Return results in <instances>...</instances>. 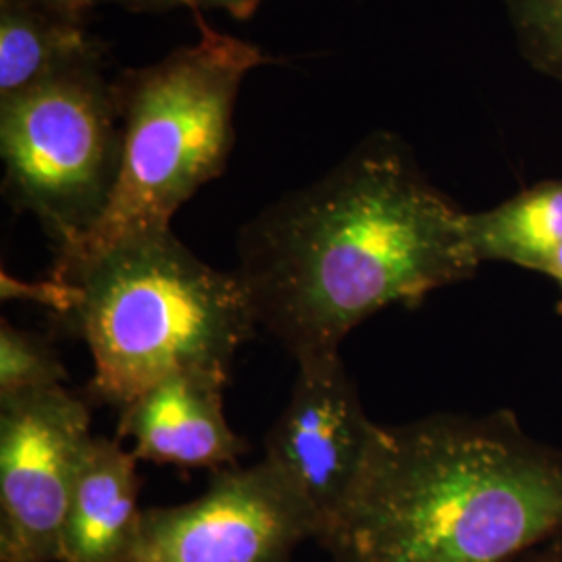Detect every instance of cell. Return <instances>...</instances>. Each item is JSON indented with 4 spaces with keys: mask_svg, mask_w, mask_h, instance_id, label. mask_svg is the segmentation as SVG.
<instances>
[{
    "mask_svg": "<svg viewBox=\"0 0 562 562\" xmlns=\"http://www.w3.org/2000/svg\"><path fill=\"white\" fill-rule=\"evenodd\" d=\"M467 232L480 262L546 273L562 248V181H542L490 211L467 213Z\"/></svg>",
    "mask_w": 562,
    "mask_h": 562,
    "instance_id": "cell-12",
    "label": "cell"
},
{
    "mask_svg": "<svg viewBox=\"0 0 562 562\" xmlns=\"http://www.w3.org/2000/svg\"><path fill=\"white\" fill-rule=\"evenodd\" d=\"M44 9H50L67 20L81 21L86 23L88 13L101 2V0H32ZM132 11H150L157 0H121Z\"/></svg>",
    "mask_w": 562,
    "mask_h": 562,
    "instance_id": "cell-16",
    "label": "cell"
},
{
    "mask_svg": "<svg viewBox=\"0 0 562 562\" xmlns=\"http://www.w3.org/2000/svg\"><path fill=\"white\" fill-rule=\"evenodd\" d=\"M101 53L104 44L86 23L32 0H0V102Z\"/></svg>",
    "mask_w": 562,
    "mask_h": 562,
    "instance_id": "cell-11",
    "label": "cell"
},
{
    "mask_svg": "<svg viewBox=\"0 0 562 562\" xmlns=\"http://www.w3.org/2000/svg\"><path fill=\"white\" fill-rule=\"evenodd\" d=\"M50 281L55 308L90 348V392L117 408L180 371L229 380L257 327L238 276L201 261L171 227L117 241Z\"/></svg>",
    "mask_w": 562,
    "mask_h": 562,
    "instance_id": "cell-3",
    "label": "cell"
},
{
    "mask_svg": "<svg viewBox=\"0 0 562 562\" xmlns=\"http://www.w3.org/2000/svg\"><path fill=\"white\" fill-rule=\"evenodd\" d=\"M136 462L120 438L94 436L71 490L57 562H125L142 515Z\"/></svg>",
    "mask_w": 562,
    "mask_h": 562,
    "instance_id": "cell-10",
    "label": "cell"
},
{
    "mask_svg": "<svg viewBox=\"0 0 562 562\" xmlns=\"http://www.w3.org/2000/svg\"><path fill=\"white\" fill-rule=\"evenodd\" d=\"M522 55L546 76L562 80V0H504Z\"/></svg>",
    "mask_w": 562,
    "mask_h": 562,
    "instance_id": "cell-14",
    "label": "cell"
},
{
    "mask_svg": "<svg viewBox=\"0 0 562 562\" xmlns=\"http://www.w3.org/2000/svg\"><path fill=\"white\" fill-rule=\"evenodd\" d=\"M546 276H550V278H554V280L559 281V285H561L562 290V248L559 250V252H557V257L552 259V262H550V267H548ZM559 308H561L562 313V301Z\"/></svg>",
    "mask_w": 562,
    "mask_h": 562,
    "instance_id": "cell-18",
    "label": "cell"
},
{
    "mask_svg": "<svg viewBox=\"0 0 562 562\" xmlns=\"http://www.w3.org/2000/svg\"><path fill=\"white\" fill-rule=\"evenodd\" d=\"M201 38L115 78L123 127L120 178L97 227L57 255L60 271L117 241L169 229L171 217L227 169L241 81L261 48L217 32L196 13Z\"/></svg>",
    "mask_w": 562,
    "mask_h": 562,
    "instance_id": "cell-4",
    "label": "cell"
},
{
    "mask_svg": "<svg viewBox=\"0 0 562 562\" xmlns=\"http://www.w3.org/2000/svg\"><path fill=\"white\" fill-rule=\"evenodd\" d=\"M506 562H562V540L543 543L540 548H533L521 557H515Z\"/></svg>",
    "mask_w": 562,
    "mask_h": 562,
    "instance_id": "cell-17",
    "label": "cell"
},
{
    "mask_svg": "<svg viewBox=\"0 0 562 562\" xmlns=\"http://www.w3.org/2000/svg\"><path fill=\"white\" fill-rule=\"evenodd\" d=\"M2 192L32 213L57 255L101 222L120 178L123 127L106 53L0 102Z\"/></svg>",
    "mask_w": 562,
    "mask_h": 562,
    "instance_id": "cell-5",
    "label": "cell"
},
{
    "mask_svg": "<svg viewBox=\"0 0 562 562\" xmlns=\"http://www.w3.org/2000/svg\"><path fill=\"white\" fill-rule=\"evenodd\" d=\"M562 540V454L508 415L382 427L319 543L336 562H506Z\"/></svg>",
    "mask_w": 562,
    "mask_h": 562,
    "instance_id": "cell-2",
    "label": "cell"
},
{
    "mask_svg": "<svg viewBox=\"0 0 562 562\" xmlns=\"http://www.w3.org/2000/svg\"><path fill=\"white\" fill-rule=\"evenodd\" d=\"M319 533L313 508L261 461L213 471L190 503L142 508L125 562H292Z\"/></svg>",
    "mask_w": 562,
    "mask_h": 562,
    "instance_id": "cell-6",
    "label": "cell"
},
{
    "mask_svg": "<svg viewBox=\"0 0 562 562\" xmlns=\"http://www.w3.org/2000/svg\"><path fill=\"white\" fill-rule=\"evenodd\" d=\"M90 425L88 404L65 387L0 401V562L59 561Z\"/></svg>",
    "mask_w": 562,
    "mask_h": 562,
    "instance_id": "cell-7",
    "label": "cell"
},
{
    "mask_svg": "<svg viewBox=\"0 0 562 562\" xmlns=\"http://www.w3.org/2000/svg\"><path fill=\"white\" fill-rule=\"evenodd\" d=\"M227 378L206 371H180L162 378L121 408L117 436L134 442L144 461L183 467H236L248 446L223 413Z\"/></svg>",
    "mask_w": 562,
    "mask_h": 562,
    "instance_id": "cell-9",
    "label": "cell"
},
{
    "mask_svg": "<svg viewBox=\"0 0 562 562\" xmlns=\"http://www.w3.org/2000/svg\"><path fill=\"white\" fill-rule=\"evenodd\" d=\"M238 257L257 325L296 362L336 355L378 311L417 304L482 265L467 213L385 132L246 223Z\"/></svg>",
    "mask_w": 562,
    "mask_h": 562,
    "instance_id": "cell-1",
    "label": "cell"
},
{
    "mask_svg": "<svg viewBox=\"0 0 562 562\" xmlns=\"http://www.w3.org/2000/svg\"><path fill=\"white\" fill-rule=\"evenodd\" d=\"M262 0H157L150 13L159 11H169L173 7H188L194 13L201 11H211V9H223L227 11L234 20L246 21L252 18V13L259 9Z\"/></svg>",
    "mask_w": 562,
    "mask_h": 562,
    "instance_id": "cell-15",
    "label": "cell"
},
{
    "mask_svg": "<svg viewBox=\"0 0 562 562\" xmlns=\"http://www.w3.org/2000/svg\"><path fill=\"white\" fill-rule=\"evenodd\" d=\"M296 364V382L267 434L262 461L313 508L322 540L361 482L382 427L367 417L340 352Z\"/></svg>",
    "mask_w": 562,
    "mask_h": 562,
    "instance_id": "cell-8",
    "label": "cell"
},
{
    "mask_svg": "<svg viewBox=\"0 0 562 562\" xmlns=\"http://www.w3.org/2000/svg\"><path fill=\"white\" fill-rule=\"evenodd\" d=\"M65 380V364L48 341L0 323V401L63 387Z\"/></svg>",
    "mask_w": 562,
    "mask_h": 562,
    "instance_id": "cell-13",
    "label": "cell"
}]
</instances>
